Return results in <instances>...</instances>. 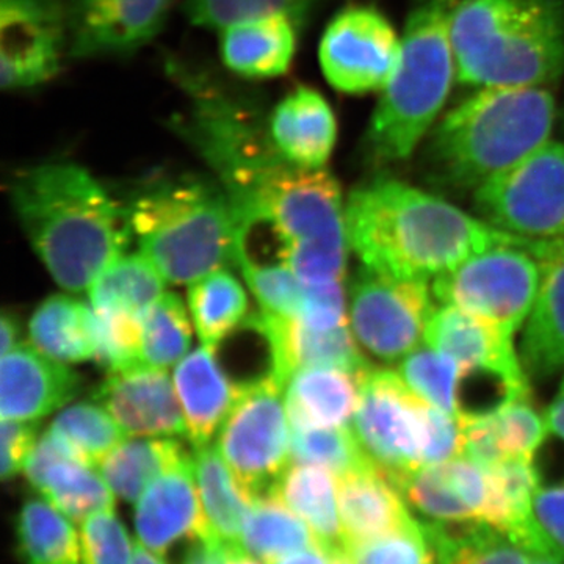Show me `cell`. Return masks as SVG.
<instances>
[{"label":"cell","instance_id":"1","mask_svg":"<svg viewBox=\"0 0 564 564\" xmlns=\"http://www.w3.org/2000/svg\"><path fill=\"white\" fill-rule=\"evenodd\" d=\"M345 221L362 267L395 280L430 282L478 252L522 239L433 193L386 177L350 193Z\"/></svg>","mask_w":564,"mask_h":564},{"label":"cell","instance_id":"2","mask_svg":"<svg viewBox=\"0 0 564 564\" xmlns=\"http://www.w3.org/2000/svg\"><path fill=\"white\" fill-rule=\"evenodd\" d=\"M10 202L33 251L69 292L90 289L133 236L126 203L74 162L21 170L11 180Z\"/></svg>","mask_w":564,"mask_h":564},{"label":"cell","instance_id":"3","mask_svg":"<svg viewBox=\"0 0 564 564\" xmlns=\"http://www.w3.org/2000/svg\"><path fill=\"white\" fill-rule=\"evenodd\" d=\"M555 117V98L545 87L478 88L430 131L429 177L475 192L551 140Z\"/></svg>","mask_w":564,"mask_h":564},{"label":"cell","instance_id":"4","mask_svg":"<svg viewBox=\"0 0 564 564\" xmlns=\"http://www.w3.org/2000/svg\"><path fill=\"white\" fill-rule=\"evenodd\" d=\"M451 40L459 84L545 87L564 70V0H456Z\"/></svg>","mask_w":564,"mask_h":564},{"label":"cell","instance_id":"5","mask_svg":"<svg viewBox=\"0 0 564 564\" xmlns=\"http://www.w3.org/2000/svg\"><path fill=\"white\" fill-rule=\"evenodd\" d=\"M231 198L239 214L259 215L280 229L291 247L289 265L300 280H344L350 250L345 202L328 170L300 169L280 151H269L234 185Z\"/></svg>","mask_w":564,"mask_h":564},{"label":"cell","instance_id":"6","mask_svg":"<svg viewBox=\"0 0 564 564\" xmlns=\"http://www.w3.org/2000/svg\"><path fill=\"white\" fill-rule=\"evenodd\" d=\"M126 206L141 254L166 282L192 284L236 263L240 215L215 177H159Z\"/></svg>","mask_w":564,"mask_h":564},{"label":"cell","instance_id":"7","mask_svg":"<svg viewBox=\"0 0 564 564\" xmlns=\"http://www.w3.org/2000/svg\"><path fill=\"white\" fill-rule=\"evenodd\" d=\"M455 3L417 0L411 10L399 63L364 137L367 154L373 161H404L436 124L456 77L451 40Z\"/></svg>","mask_w":564,"mask_h":564},{"label":"cell","instance_id":"8","mask_svg":"<svg viewBox=\"0 0 564 564\" xmlns=\"http://www.w3.org/2000/svg\"><path fill=\"white\" fill-rule=\"evenodd\" d=\"M541 267L533 240L497 245L432 281L441 304L488 318L514 336L532 313Z\"/></svg>","mask_w":564,"mask_h":564},{"label":"cell","instance_id":"9","mask_svg":"<svg viewBox=\"0 0 564 564\" xmlns=\"http://www.w3.org/2000/svg\"><path fill=\"white\" fill-rule=\"evenodd\" d=\"M481 220L522 239L564 237V141H545L474 192Z\"/></svg>","mask_w":564,"mask_h":564},{"label":"cell","instance_id":"10","mask_svg":"<svg viewBox=\"0 0 564 564\" xmlns=\"http://www.w3.org/2000/svg\"><path fill=\"white\" fill-rule=\"evenodd\" d=\"M429 408L399 372L370 369L359 377L352 432L375 466L399 489L425 466Z\"/></svg>","mask_w":564,"mask_h":564},{"label":"cell","instance_id":"11","mask_svg":"<svg viewBox=\"0 0 564 564\" xmlns=\"http://www.w3.org/2000/svg\"><path fill=\"white\" fill-rule=\"evenodd\" d=\"M284 386L270 380L239 389L217 448L251 499L272 491L291 466L292 434Z\"/></svg>","mask_w":564,"mask_h":564},{"label":"cell","instance_id":"12","mask_svg":"<svg viewBox=\"0 0 564 564\" xmlns=\"http://www.w3.org/2000/svg\"><path fill=\"white\" fill-rule=\"evenodd\" d=\"M429 282L395 280L362 267L348 292L351 332L381 362H400L421 347L434 306Z\"/></svg>","mask_w":564,"mask_h":564},{"label":"cell","instance_id":"13","mask_svg":"<svg viewBox=\"0 0 564 564\" xmlns=\"http://www.w3.org/2000/svg\"><path fill=\"white\" fill-rule=\"evenodd\" d=\"M69 57L68 0H0V85L44 87Z\"/></svg>","mask_w":564,"mask_h":564},{"label":"cell","instance_id":"14","mask_svg":"<svg viewBox=\"0 0 564 564\" xmlns=\"http://www.w3.org/2000/svg\"><path fill=\"white\" fill-rule=\"evenodd\" d=\"M402 40L380 11L366 6L340 10L323 33V76L347 95L383 91L399 63Z\"/></svg>","mask_w":564,"mask_h":564},{"label":"cell","instance_id":"15","mask_svg":"<svg viewBox=\"0 0 564 564\" xmlns=\"http://www.w3.org/2000/svg\"><path fill=\"white\" fill-rule=\"evenodd\" d=\"M176 0H68L69 58L128 57L150 44Z\"/></svg>","mask_w":564,"mask_h":564},{"label":"cell","instance_id":"16","mask_svg":"<svg viewBox=\"0 0 564 564\" xmlns=\"http://www.w3.org/2000/svg\"><path fill=\"white\" fill-rule=\"evenodd\" d=\"M173 383L166 369L137 366L109 373L96 389L95 399L132 436H187Z\"/></svg>","mask_w":564,"mask_h":564},{"label":"cell","instance_id":"17","mask_svg":"<svg viewBox=\"0 0 564 564\" xmlns=\"http://www.w3.org/2000/svg\"><path fill=\"white\" fill-rule=\"evenodd\" d=\"M425 345L452 356L459 375L491 373L514 381H529L513 336L496 323L462 307L443 304L426 326Z\"/></svg>","mask_w":564,"mask_h":564},{"label":"cell","instance_id":"18","mask_svg":"<svg viewBox=\"0 0 564 564\" xmlns=\"http://www.w3.org/2000/svg\"><path fill=\"white\" fill-rule=\"evenodd\" d=\"M80 384L66 364L20 344L2 358L0 414L10 421H39L76 399Z\"/></svg>","mask_w":564,"mask_h":564},{"label":"cell","instance_id":"19","mask_svg":"<svg viewBox=\"0 0 564 564\" xmlns=\"http://www.w3.org/2000/svg\"><path fill=\"white\" fill-rule=\"evenodd\" d=\"M541 267L532 313L522 326L521 356L532 380H549L564 370V237L534 242Z\"/></svg>","mask_w":564,"mask_h":564},{"label":"cell","instance_id":"20","mask_svg":"<svg viewBox=\"0 0 564 564\" xmlns=\"http://www.w3.org/2000/svg\"><path fill=\"white\" fill-rule=\"evenodd\" d=\"M203 516L191 462L155 478L135 507V530L144 547L163 555L182 538L195 540Z\"/></svg>","mask_w":564,"mask_h":564},{"label":"cell","instance_id":"21","mask_svg":"<svg viewBox=\"0 0 564 564\" xmlns=\"http://www.w3.org/2000/svg\"><path fill=\"white\" fill-rule=\"evenodd\" d=\"M336 478L348 552L417 522L408 511L402 491L377 466Z\"/></svg>","mask_w":564,"mask_h":564},{"label":"cell","instance_id":"22","mask_svg":"<svg viewBox=\"0 0 564 564\" xmlns=\"http://www.w3.org/2000/svg\"><path fill=\"white\" fill-rule=\"evenodd\" d=\"M269 132L276 150L293 165L326 169L337 141L336 115L322 93L296 87L270 111Z\"/></svg>","mask_w":564,"mask_h":564},{"label":"cell","instance_id":"23","mask_svg":"<svg viewBox=\"0 0 564 564\" xmlns=\"http://www.w3.org/2000/svg\"><path fill=\"white\" fill-rule=\"evenodd\" d=\"M174 388L193 447L212 443L237 400V388L212 348L188 352L174 370Z\"/></svg>","mask_w":564,"mask_h":564},{"label":"cell","instance_id":"24","mask_svg":"<svg viewBox=\"0 0 564 564\" xmlns=\"http://www.w3.org/2000/svg\"><path fill=\"white\" fill-rule=\"evenodd\" d=\"M300 25L285 13L234 22L220 33L226 68L248 79H273L288 73L296 51Z\"/></svg>","mask_w":564,"mask_h":564},{"label":"cell","instance_id":"25","mask_svg":"<svg viewBox=\"0 0 564 564\" xmlns=\"http://www.w3.org/2000/svg\"><path fill=\"white\" fill-rule=\"evenodd\" d=\"M292 429H339L355 417L359 377L333 367H304L284 386Z\"/></svg>","mask_w":564,"mask_h":564},{"label":"cell","instance_id":"26","mask_svg":"<svg viewBox=\"0 0 564 564\" xmlns=\"http://www.w3.org/2000/svg\"><path fill=\"white\" fill-rule=\"evenodd\" d=\"M193 474L202 505L203 527L196 538L218 540L231 549H243L245 518L252 499L245 491L217 445L193 447Z\"/></svg>","mask_w":564,"mask_h":564},{"label":"cell","instance_id":"27","mask_svg":"<svg viewBox=\"0 0 564 564\" xmlns=\"http://www.w3.org/2000/svg\"><path fill=\"white\" fill-rule=\"evenodd\" d=\"M270 492L306 522L318 544L329 554L347 551L340 524L337 478L332 470L315 464L293 463Z\"/></svg>","mask_w":564,"mask_h":564},{"label":"cell","instance_id":"28","mask_svg":"<svg viewBox=\"0 0 564 564\" xmlns=\"http://www.w3.org/2000/svg\"><path fill=\"white\" fill-rule=\"evenodd\" d=\"M272 317L280 344L284 386L293 372L304 367H333L358 377L372 369L347 325L333 329H314L295 317Z\"/></svg>","mask_w":564,"mask_h":564},{"label":"cell","instance_id":"29","mask_svg":"<svg viewBox=\"0 0 564 564\" xmlns=\"http://www.w3.org/2000/svg\"><path fill=\"white\" fill-rule=\"evenodd\" d=\"M192 455L174 437L126 440L98 466L99 474L118 499L137 503L148 486Z\"/></svg>","mask_w":564,"mask_h":564},{"label":"cell","instance_id":"30","mask_svg":"<svg viewBox=\"0 0 564 564\" xmlns=\"http://www.w3.org/2000/svg\"><path fill=\"white\" fill-rule=\"evenodd\" d=\"M437 564H532L533 554L502 530L481 522L422 524Z\"/></svg>","mask_w":564,"mask_h":564},{"label":"cell","instance_id":"31","mask_svg":"<svg viewBox=\"0 0 564 564\" xmlns=\"http://www.w3.org/2000/svg\"><path fill=\"white\" fill-rule=\"evenodd\" d=\"M29 336L36 350L55 361H88L95 356L93 310L70 296L52 295L33 313Z\"/></svg>","mask_w":564,"mask_h":564},{"label":"cell","instance_id":"32","mask_svg":"<svg viewBox=\"0 0 564 564\" xmlns=\"http://www.w3.org/2000/svg\"><path fill=\"white\" fill-rule=\"evenodd\" d=\"M33 488L74 522L84 521L99 510L115 507V494L95 467L74 455L52 459L28 475Z\"/></svg>","mask_w":564,"mask_h":564},{"label":"cell","instance_id":"33","mask_svg":"<svg viewBox=\"0 0 564 564\" xmlns=\"http://www.w3.org/2000/svg\"><path fill=\"white\" fill-rule=\"evenodd\" d=\"M76 522L44 500L22 505L17 519L18 547L24 564H85Z\"/></svg>","mask_w":564,"mask_h":564},{"label":"cell","instance_id":"34","mask_svg":"<svg viewBox=\"0 0 564 564\" xmlns=\"http://www.w3.org/2000/svg\"><path fill=\"white\" fill-rule=\"evenodd\" d=\"M318 544L313 530L280 497L263 494L252 499L245 518L242 545L265 564Z\"/></svg>","mask_w":564,"mask_h":564},{"label":"cell","instance_id":"35","mask_svg":"<svg viewBox=\"0 0 564 564\" xmlns=\"http://www.w3.org/2000/svg\"><path fill=\"white\" fill-rule=\"evenodd\" d=\"M188 307L199 339L212 350L250 317L247 292L239 280L226 269L192 282L188 289Z\"/></svg>","mask_w":564,"mask_h":564},{"label":"cell","instance_id":"36","mask_svg":"<svg viewBox=\"0 0 564 564\" xmlns=\"http://www.w3.org/2000/svg\"><path fill=\"white\" fill-rule=\"evenodd\" d=\"M165 282L147 256L122 254L90 285L91 307L140 317L165 293Z\"/></svg>","mask_w":564,"mask_h":564},{"label":"cell","instance_id":"37","mask_svg":"<svg viewBox=\"0 0 564 564\" xmlns=\"http://www.w3.org/2000/svg\"><path fill=\"white\" fill-rule=\"evenodd\" d=\"M141 361L169 369L187 356L192 323L176 293L165 292L140 315Z\"/></svg>","mask_w":564,"mask_h":564},{"label":"cell","instance_id":"38","mask_svg":"<svg viewBox=\"0 0 564 564\" xmlns=\"http://www.w3.org/2000/svg\"><path fill=\"white\" fill-rule=\"evenodd\" d=\"M76 451L82 462L98 467L107 455L124 443L120 423L101 403L82 402L63 410L51 426Z\"/></svg>","mask_w":564,"mask_h":564},{"label":"cell","instance_id":"39","mask_svg":"<svg viewBox=\"0 0 564 564\" xmlns=\"http://www.w3.org/2000/svg\"><path fill=\"white\" fill-rule=\"evenodd\" d=\"M397 372L415 395L458 417L459 366L452 356L429 345L419 347L404 356Z\"/></svg>","mask_w":564,"mask_h":564},{"label":"cell","instance_id":"40","mask_svg":"<svg viewBox=\"0 0 564 564\" xmlns=\"http://www.w3.org/2000/svg\"><path fill=\"white\" fill-rule=\"evenodd\" d=\"M292 459L326 467L336 477L375 466L348 426L292 429Z\"/></svg>","mask_w":564,"mask_h":564},{"label":"cell","instance_id":"41","mask_svg":"<svg viewBox=\"0 0 564 564\" xmlns=\"http://www.w3.org/2000/svg\"><path fill=\"white\" fill-rule=\"evenodd\" d=\"M93 361L107 372L144 366L141 361L140 317L117 311L93 310Z\"/></svg>","mask_w":564,"mask_h":564},{"label":"cell","instance_id":"42","mask_svg":"<svg viewBox=\"0 0 564 564\" xmlns=\"http://www.w3.org/2000/svg\"><path fill=\"white\" fill-rule=\"evenodd\" d=\"M311 0H187L185 14L193 25L221 31L234 22L270 13H285L302 25Z\"/></svg>","mask_w":564,"mask_h":564},{"label":"cell","instance_id":"43","mask_svg":"<svg viewBox=\"0 0 564 564\" xmlns=\"http://www.w3.org/2000/svg\"><path fill=\"white\" fill-rule=\"evenodd\" d=\"M494 419L508 459L524 458L533 462L547 437L549 429L545 417L533 406L530 393L500 408L494 413Z\"/></svg>","mask_w":564,"mask_h":564},{"label":"cell","instance_id":"44","mask_svg":"<svg viewBox=\"0 0 564 564\" xmlns=\"http://www.w3.org/2000/svg\"><path fill=\"white\" fill-rule=\"evenodd\" d=\"M85 564H131L133 541L113 508L96 511L80 522Z\"/></svg>","mask_w":564,"mask_h":564},{"label":"cell","instance_id":"45","mask_svg":"<svg viewBox=\"0 0 564 564\" xmlns=\"http://www.w3.org/2000/svg\"><path fill=\"white\" fill-rule=\"evenodd\" d=\"M252 295L261 304L262 313L274 317H296L302 303L303 281L291 265L242 270Z\"/></svg>","mask_w":564,"mask_h":564},{"label":"cell","instance_id":"46","mask_svg":"<svg viewBox=\"0 0 564 564\" xmlns=\"http://www.w3.org/2000/svg\"><path fill=\"white\" fill-rule=\"evenodd\" d=\"M350 554L358 564H437L421 522L359 545Z\"/></svg>","mask_w":564,"mask_h":564},{"label":"cell","instance_id":"47","mask_svg":"<svg viewBox=\"0 0 564 564\" xmlns=\"http://www.w3.org/2000/svg\"><path fill=\"white\" fill-rule=\"evenodd\" d=\"M347 310L343 281L303 282L302 303L295 318L314 329L339 328L347 325Z\"/></svg>","mask_w":564,"mask_h":564},{"label":"cell","instance_id":"48","mask_svg":"<svg viewBox=\"0 0 564 564\" xmlns=\"http://www.w3.org/2000/svg\"><path fill=\"white\" fill-rule=\"evenodd\" d=\"M0 443H2V478L6 481L17 477L24 470L25 463L31 456L36 441H39V426L35 422L10 421L2 419L0 426Z\"/></svg>","mask_w":564,"mask_h":564},{"label":"cell","instance_id":"49","mask_svg":"<svg viewBox=\"0 0 564 564\" xmlns=\"http://www.w3.org/2000/svg\"><path fill=\"white\" fill-rule=\"evenodd\" d=\"M534 516L552 543L564 552V485L538 489Z\"/></svg>","mask_w":564,"mask_h":564},{"label":"cell","instance_id":"50","mask_svg":"<svg viewBox=\"0 0 564 564\" xmlns=\"http://www.w3.org/2000/svg\"><path fill=\"white\" fill-rule=\"evenodd\" d=\"M234 551L218 540H206V538H195V544L188 549L185 554L184 564H226Z\"/></svg>","mask_w":564,"mask_h":564},{"label":"cell","instance_id":"51","mask_svg":"<svg viewBox=\"0 0 564 564\" xmlns=\"http://www.w3.org/2000/svg\"><path fill=\"white\" fill-rule=\"evenodd\" d=\"M273 564H333L332 554L321 544L311 545L295 554L284 556Z\"/></svg>","mask_w":564,"mask_h":564},{"label":"cell","instance_id":"52","mask_svg":"<svg viewBox=\"0 0 564 564\" xmlns=\"http://www.w3.org/2000/svg\"><path fill=\"white\" fill-rule=\"evenodd\" d=\"M544 417L547 422L549 434H554L564 443V393H558V397L545 411Z\"/></svg>","mask_w":564,"mask_h":564},{"label":"cell","instance_id":"53","mask_svg":"<svg viewBox=\"0 0 564 564\" xmlns=\"http://www.w3.org/2000/svg\"><path fill=\"white\" fill-rule=\"evenodd\" d=\"M20 323L10 313L2 314V356L20 345Z\"/></svg>","mask_w":564,"mask_h":564},{"label":"cell","instance_id":"54","mask_svg":"<svg viewBox=\"0 0 564 564\" xmlns=\"http://www.w3.org/2000/svg\"><path fill=\"white\" fill-rule=\"evenodd\" d=\"M131 564H166L163 562L162 555L155 554L150 549L144 547L140 541H135L133 545V558Z\"/></svg>","mask_w":564,"mask_h":564},{"label":"cell","instance_id":"55","mask_svg":"<svg viewBox=\"0 0 564 564\" xmlns=\"http://www.w3.org/2000/svg\"><path fill=\"white\" fill-rule=\"evenodd\" d=\"M226 564H265L261 562V560L256 558L248 554L245 549H239V551H234L231 556H229L228 563Z\"/></svg>","mask_w":564,"mask_h":564},{"label":"cell","instance_id":"56","mask_svg":"<svg viewBox=\"0 0 564 564\" xmlns=\"http://www.w3.org/2000/svg\"><path fill=\"white\" fill-rule=\"evenodd\" d=\"M532 564H564L563 554L534 555Z\"/></svg>","mask_w":564,"mask_h":564},{"label":"cell","instance_id":"57","mask_svg":"<svg viewBox=\"0 0 564 564\" xmlns=\"http://www.w3.org/2000/svg\"><path fill=\"white\" fill-rule=\"evenodd\" d=\"M333 564H358L348 551H337L332 554Z\"/></svg>","mask_w":564,"mask_h":564},{"label":"cell","instance_id":"58","mask_svg":"<svg viewBox=\"0 0 564 564\" xmlns=\"http://www.w3.org/2000/svg\"><path fill=\"white\" fill-rule=\"evenodd\" d=\"M560 392L564 393V378H563L562 388H560Z\"/></svg>","mask_w":564,"mask_h":564}]
</instances>
